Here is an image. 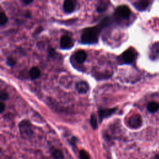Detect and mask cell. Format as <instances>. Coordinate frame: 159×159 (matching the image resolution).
Segmentation results:
<instances>
[{"label":"cell","instance_id":"9a60e30c","mask_svg":"<svg viewBox=\"0 0 159 159\" xmlns=\"http://www.w3.org/2000/svg\"><path fill=\"white\" fill-rule=\"evenodd\" d=\"M8 17L6 15V14L1 11L0 13V25L3 26L7 22H8Z\"/></svg>","mask_w":159,"mask_h":159},{"label":"cell","instance_id":"4fadbf2b","mask_svg":"<svg viewBox=\"0 0 159 159\" xmlns=\"http://www.w3.org/2000/svg\"><path fill=\"white\" fill-rule=\"evenodd\" d=\"M159 109V104L156 102H150L147 105V110L150 113H155Z\"/></svg>","mask_w":159,"mask_h":159},{"label":"cell","instance_id":"e0dca14e","mask_svg":"<svg viewBox=\"0 0 159 159\" xmlns=\"http://www.w3.org/2000/svg\"><path fill=\"white\" fill-rule=\"evenodd\" d=\"M79 158L80 159H90V155L86 150H82L79 153Z\"/></svg>","mask_w":159,"mask_h":159},{"label":"cell","instance_id":"7a4b0ae2","mask_svg":"<svg viewBox=\"0 0 159 159\" xmlns=\"http://www.w3.org/2000/svg\"><path fill=\"white\" fill-rule=\"evenodd\" d=\"M19 128L21 136L24 139H29L34 134L32 126L29 121L26 120L21 121L19 123Z\"/></svg>","mask_w":159,"mask_h":159},{"label":"cell","instance_id":"2e32d148","mask_svg":"<svg viewBox=\"0 0 159 159\" xmlns=\"http://www.w3.org/2000/svg\"><path fill=\"white\" fill-rule=\"evenodd\" d=\"M90 124L92 126V127L94 129H96L98 127V122L97 119L96 118V116L94 114H92L90 118Z\"/></svg>","mask_w":159,"mask_h":159},{"label":"cell","instance_id":"603a6c76","mask_svg":"<svg viewBox=\"0 0 159 159\" xmlns=\"http://www.w3.org/2000/svg\"><path fill=\"white\" fill-rule=\"evenodd\" d=\"M24 4H30L32 2V1H22Z\"/></svg>","mask_w":159,"mask_h":159},{"label":"cell","instance_id":"7c38bea8","mask_svg":"<svg viewBox=\"0 0 159 159\" xmlns=\"http://www.w3.org/2000/svg\"><path fill=\"white\" fill-rule=\"evenodd\" d=\"M29 76L32 80H36L40 76V70L37 67H34L29 71Z\"/></svg>","mask_w":159,"mask_h":159},{"label":"cell","instance_id":"d6986e66","mask_svg":"<svg viewBox=\"0 0 159 159\" xmlns=\"http://www.w3.org/2000/svg\"><path fill=\"white\" fill-rule=\"evenodd\" d=\"M159 54V44H155L152 49V55L156 56Z\"/></svg>","mask_w":159,"mask_h":159},{"label":"cell","instance_id":"277c9868","mask_svg":"<svg viewBox=\"0 0 159 159\" xmlns=\"http://www.w3.org/2000/svg\"><path fill=\"white\" fill-rule=\"evenodd\" d=\"M142 120L139 114H134L129 118L128 124L130 127L132 129H138L142 126Z\"/></svg>","mask_w":159,"mask_h":159},{"label":"cell","instance_id":"8992f818","mask_svg":"<svg viewBox=\"0 0 159 159\" xmlns=\"http://www.w3.org/2000/svg\"><path fill=\"white\" fill-rule=\"evenodd\" d=\"M60 44L62 49L67 50L73 47L74 42L70 36L67 35H63L62 36V38L60 39Z\"/></svg>","mask_w":159,"mask_h":159},{"label":"cell","instance_id":"cb8c5ba5","mask_svg":"<svg viewBox=\"0 0 159 159\" xmlns=\"http://www.w3.org/2000/svg\"><path fill=\"white\" fill-rule=\"evenodd\" d=\"M154 159H159V155H156L154 157Z\"/></svg>","mask_w":159,"mask_h":159},{"label":"cell","instance_id":"9c48e42d","mask_svg":"<svg viewBox=\"0 0 159 159\" xmlns=\"http://www.w3.org/2000/svg\"><path fill=\"white\" fill-rule=\"evenodd\" d=\"M87 59V54L82 50H78L75 54V59L78 63H84Z\"/></svg>","mask_w":159,"mask_h":159},{"label":"cell","instance_id":"30bf717a","mask_svg":"<svg viewBox=\"0 0 159 159\" xmlns=\"http://www.w3.org/2000/svg\"><path fill=\"white\" fill-rule=\"evenodd\" d=\"M63 10L67 13H70L73 12L75 9V4L71 0H66L63 3Z\"/></svg>","mask_w":159,"mask_h":159},{"label":"cell","instance_id":"6da1fadb","mask_svg":"<svg viewBox=\"0 0 159 159\" xmlns=\"http://www.w3.org/2000/svg\"><path fill=\"white\" fill-rule=\"evenodd\" d=\"M107 19H104L101 24H99L95 27H88L84 29L82 35L81 40L83 44H95L98 40L99 33L102 31V29L107 24Z\"/></svg>","mask_w":159,"mask_h":159},{"label":"cell","instance_id":"ffe728a7","mask_svg":"<svg viewBox=\"0 0 159 159\" xmlns=\"http://www.w3.org/2000/svg\"><path fill=\"white\" fill-rule=\"evenodd\" d=\"M6 63L8 64L9 66H10V67H13V66H14V65H16V61L15 59H13V58H12V57H9V58H8V59H7Z\"/></svg>","mask_w":159,"mask_h":159},{"label":"cell","instance_id":"3957f363","mask_svg":"<svg viewBox=\"0 0 159 159\" xmlns=\"http://www.w3.org/2000/svg\"><path fill=\"white\" fill-rule=\"evenodd\" d=\"M136 56L135 51L134 49H128L122 54V60L125 63H131L135 59Z\"/></svg>","mask_w":159,"mask_h":159},{"label":"cell","instance_id":"ac0fdd59","mask_svg":"<svg viewBox=\"0 0 159 159\" xmlns=\"http://www.w3.org/2000/svg\"><path fill=\"white\" fill-rule=\"evenodd\" d=\"M107 5L105 3V2H102V3H100L98 6H97V11L98 12H99V13H102V12H103L106 10V9L107 8Z\"/></svg>","mask_w":159,"mask_h":159},{"label":"cell","instance_id":"52a82bcc","mask_svg":"<svg viewBox=\"0 0 159 159\" xmlns=\"http://www.w3.org/2000/svg\"><path fill=\"white\" fill-rule=\"evenodd\" d=\"M117 108H108V109H99L98 113L100 121H102L104 118L110 117L116 111Z\"/></svg>","mask_w":159,"mask_h":159},{"label":"cell","instance_id":"44dd1931","mask_svg":"<svg viewBox=\"0 0 159 159\" xmlns=\"http://www.w3.org/2000/svg\"><path fill=\"white\" fill-rule=\"evenodd\" d=\"M8 98L9 96L8 93L5 91H1V92H0V98H1L2 101L7 100L8 99Z\"/></svg>","mask_w":159,"mask_h":159},{"label":"cell","instance_id":"5bb4252c","mask_svg":"<svg viewBox=\"0 0 159 159\" xmlns=\"http://www.w3.org/2000/svg\"><path fill=\"white\" fill-rule=\"evenodd\" d=\"M52 155L54 159H63L64 155L62 151L59 149H55L52 151Z\"/></svg>","mask_w":159,"mask_h":159},{"label":"cell","instance_id":"ba28073f","mask_svg":"<svg viewBox=\"0 0 159 159\" xmlns=\"http://www.w3.org/2000/svg\"><path fill=\"white\" fill-rule=\"evenodd\" d=\"M89 85L86 82L81 81L79 82L76 85V89L78 93L84 94L87 93L89 90Z\"/></svg>","mask_w":159,"mask_h":159},{"label":"cell","instance_id":"7402d4cb","mask_svg":"<svg viewBox=\"0 0 159 159\" xmlns=\"http://www.w3.org/2000/svg\"><path fill=\"white\" fill-rule=\"evenodd\" d=\"M4 110H5V105L3 103L1 102L0 103V112H1V113H3Z\"/></svg>","mask_w":159,"mask_h":159},{"label":"cell","instance_id":"8fae6325","mask_svg":"<svg viewBox=\"0 0 159 159\" xmlns=\"http://www.w3.org/2000/svg\"><path fill=\"white\" fill-rule=\"evenodd\" d=\"M149 2L148 1H145V0H143V1H137L135 3H134V6L135 8L139 11H144L146 10L147 7L149 6Z\"/></svg>","mask_w":159,"mask_h":159},{"label":"cell","instance_id":"5b68a950","mask_svg":"<svg viewBox=\"0 0 159 159\" xmlns=\"http://www.w3.org/2000/svg\"><path fill=\"white\" fill-rule=\"evenodd\" d=\"M116 14L118 16L122 19H128L131 15V10L126 5H121L116 9Z\"/></svg>","mask_w":159,"mask_h":159}]
</instances>
